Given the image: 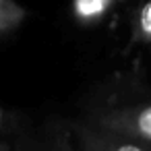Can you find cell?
Instances as JSON below:
<instances>
[{"label":"cell","mask_w":151,"mask_h":151,"mask_svg":"<svg viewBox=\"0 0 151 151\" xmlns=\"http://www.w3.org/2000/svg\"><path fill=\"white\" fill-rule=\"evenodd\" d=\"M68 126L79 151H151V145L101 126L87 116L68 120Z\"/></svg>","instance_id":"7a4b0ae2"},{"label":"cell","mask_w":151,"mask_h":151,"mask_svg":"<svg viewBox=\"0 0 151 151\" xmlns=\"http://www.w3.org/2000/svg\"><path fill=\"white\" fill-rule=\"evenodd\" d=\"M27 21V11L17 0H0V40L13 35Z\"/></svg>","instance_id":"8992f818"},{"label":"cell","mask_w":151,"mask_h":151,"mask_svg":"<svg viewBox=\"0 0 151 151\" xmlns=\"http://www.w3.org/2000/svg\"><path fill=\"white\" fill-rule=\"evenodd\" d=\"M122 0H73L70 15L73 21L81 27H95L108 19V15Z\"/></svg>","instance_id":"277c9868"},{"label":"cell","mask_w":151,"mask_h":151,"mask_svg":"<svg viewBox=\"0 0 151 151\" xmlns=\"http://www.w3.org/2000/svg\"><path fill=\"white\" fill-rule=\"evenodd\" d=\"M128 27L134 46H151V0H137Z\"/></svg>","instance_id":"5b68a950"},{"label":"cell","mask_w":151,"mask_h":151,"mask_svg":"<svg viewBox=\"0 0 151 151\" xmlns=\"http://www.w3.org/2000/svg\"><path fill=\"white\" fill-rule=\"evenodd\" d=\"M15 124H17V118H15L6 108L0 106V134H4V132L13 130V126H15Z\"/></svg>","instance_id":"52a82bcc"},{"label":"cell","mask_w":151,"mask_h":151,"mask_svg":"<svg viewBox=\"0 0 151 151\" xmlns=\"http://www.w3.org/2000/svg\"><path fill=\"white\" fill-rule=\"evenodd\" d=\"M0 151H15L13 149V143H9V141H4L2 137H0Z\"/></svg>","instance_id":"ba28073f"},{"label":"cell","mask_w":151,"mask_h":151,"mask_svg":"<svg viewBox=\"0 0 151 151\" xmlns=\"http://www.w3.org/2000/svg\"><path fill=\"white\" fill-rule=\"evenodd\" d=\"M15 151H79L68 122L50 118L37 130H21L13 143Z\"/></svg>","instance_id":"3957f363"},{"label":"cell","mask_w":151,"mask_h":151,"mask_svg":"<svg viewBox=\"0 0 151 151\" xmlns=\"http://www.w3.org/2000/svg\"><path fill=\"white\" fill-rule=\"evenodd\" d=\"M87 118L151 145V101H130L99 108L87 114Z\"/></svg>","instance_id":"6da1fadb"}]
</instances>
